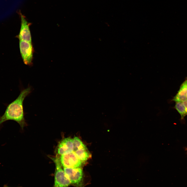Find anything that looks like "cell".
Masks as SVG:
<instances>
[{"instance_id":"6da1fadb","label":"cell","mask_w":187,"mask_h":187,"mask_svg":"<svg viewBox=\"0 0 187 187\" xmlns=\"http://www.w3.org/2000/svg\"><path fill=\"white\" fill-rule=\"evenodd\" d=\"M31 90V87L29 86L22 90L18 97L8 105L4 114L0 117V127L3 123L9 120L16 122L22 128L25 125L23 102Z\"/></svg>"},{"instance_id":"7a4b0ae2","label":"cell","mask_w":187,"mask_h":187,"mask_svg":"<svg viewBox=\"0 0 187 187\" xmlns=\"http://www.w3.org/2000/svg\"><path fill=\"white\" fill-rule=\"evenodd\" d=\"M51 158L54 162L56 166L54 184L53 187H68L71 184V183L62 168L59 157L56 156Z\"/></svg>"},{"instance_id":"3957f363","label":"cell","mask_w":187,"mask_h":187,"mask_svg":"<svg viewBox=\"0 0 187 187\" xmlns=\"http://www.w3.org/2000/svg\"><path fill=\"white\" fill-rule=\"evenodd\" d=\"M19 46L21 54L25 65L32 64L33 48L32 43L26 41L19 40Z\"/></svg>"},{"instance_id":"277c9868","label":"cell","mask_w":187,"mask_h":187,"mask_svg":"<svg viewBox=\"0 0 187 187\" xmlns=\"http://www.w3.org/2000/svg\"><path fill=\"white\" fill-rule=\"evenodd\" d=\"M59 158L63 168H79L82 164V162L73 151L67 154L60 156Z\"/></svg>"},{"instance_id":"5b68a950","label":"cell","mask_w":187,"mask_h":187,"mask_svg":"<svg viewBox=\"0 0 187 187\" xmlns=\"http://www.w3.org/2000/svg\"><path fill=\"white\" fill-rule=\"evenodd\" d=\"M65 173L71 184L75 185H79L82 181L83 172L80 168H63Z\"/></svg>"},{"instance_id":"8992f818","label":"cell","mask_w":187,"mask_h":187,"mask_svg":"<svg viewBox=\"0 0 187 187\" xmlns=\"http://www.w3.org/2000/svg\"><path fill=\"white\" fill-rule=\"evenodd\" d=\"M21 27L18 37L19 40H22L31 43V37L29 28L30 24L25 17L21 14Z\"/></svg>"},{"instance_id":"52a82bcc","label":"cell","mask_w":187,"mask_h":187,"mask_svg":"<svg viewBox=\"0 0 187 187\" xmlns=\"http://www.w3.org/2000/svg\"><path fill=\"white\" fill-rule=\"evenodd\" d=\"M73 149L72 139L70 137H68L63 139L59 144L57 152L58 155L61 156L72 152Z\"/></svg>"},{"instance_id":"ba28073f","label":"cell","mask_w":187,"mask_h":187,"mask_svg":"<svg viewBox=\"0 0 187 187\" xmlns=\"http://www.w3.org/2000/svg\"><path fill=\"white\" fill-rule=\"evenodd\" d=\"M187 99V78L181 84L179 90L172 101L175 102H183Z\"/></svg>"},{"instance_id":"9c48e42d","label":"cell","mask_w":187,"mask_h":187,"mask_svg":"<svg viewBox=\"0 0 187 187\" xmlns=\"http://www.w3.org/2000/svg\"><path fill=\"white\" fill-rule=\"evenodd\" d=\"M73 152L82 162L87 161L91 156L90 152L86 146L79 149Z\"/></svg>"},{"instance_id":"30bf717a","label":"cell","mask_w":187,"mask_h":187,"mask_svg":"<svg viewBox=\"0 0 187 187\" xmlns=\"http://www.w3.org/2000/svg\"><path fill=\"white\" fill-rule=\"evenodd\" d=\"M175 108L179 113L181 116V119H183L187 115V109L183 104L182 102H176Z\"/></svg>"},{"instance_id":"8fae6325","label":"cell","mask_w":187,"mask_h":187,"mask_svg":"<svg viewBox=\"0 0 187 187\" xmlns=\"http://www.w3.org/2000/svg\"><path fill=\"white\" fill-rule=\"evenodd\" d=\"M72 141L74 145L73 152L86 146L78 137L75 136L72 139Z\"/></svg>"},{"instance_id":"7c38bea8","label":"cell","mask_w":187,"mask_h":187,"mask_svg":"<svg viewBox=\"0 0 187 187\" xmlns=\"http://www.w3.org/2000/svg\"><path fill=\"white\" fill-rule=\"evenodd\" d=\"M183 103L184 105L187 109V99L183 101Z\"/></svg>"},{"instance_id":"4fadbf2b","label":"cell","mask_w":187,"mask_h":187,"mask_svg":"<svg viewBox=\"0 0 187 187\" xmlns=\"http://www.w3.org/2000/svg\"><path fill=\"white\" fill-rule=\"evenodd\" d=\"M3 187H11L8 186L7 185H4Z\"/></svg>"},{"instance_id":"5bb4252c","label":"cell","mask_w":187,"mask_h":187,"mask_svg":"<svg viewBox=\"0 0 187 187\" xmlns=\"http://www.w3.org/2000/svg\"><path fill=\"white\" fill-rule=\"evenodd\" d=\"M185 150L187 151V148H186Z\"/></svg>"}]
</instances>
